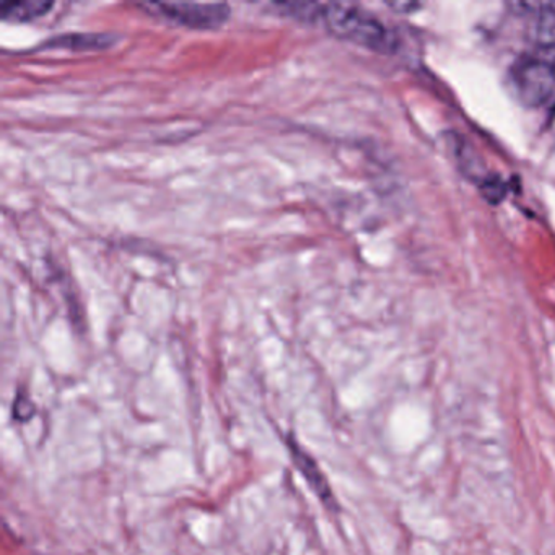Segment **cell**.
Instances as JSON below:
<instances>
[{
    "mask_svg": "<svg viewBox=\"0 0 555 555\" xmlns=\"http://www.w3.org/2000/svg\"><path fill=\"white\" fill-rule=\"evenodd\" d=\"M272 11L304 24L323 25L340 40L357 47L391 54L398 50V38L375 15L365 9L343 2H282L272 4Z\"/></svg>",
    "mask_w": 555,
    "mask_h": 555,
    "instance_id": "1",
    "label": "cell"
},
{
    "mask_svg": "<svg viewBox=\"0 0 555 555\" xmlns=\"http://www.w3.org/2000/svg\"><path fill=\"white\" fill-rule=\"evenodd\" d=\"M516 99L529 108H545L555 103V64L539 56H522L509 70Z\"/></svg>",
    "mask_w": 555,
    "mask_h": 555,
    "instance_id": "2",
    "label": "cell"
},
{
    "mask_svg": "<svg viewBox=\"0 0 555 555\" xmlns=\"http://www.w3.org/2000/svg\"><path fill=\"white\" fill-rule=\"evenodd\" d=\"M138 8L149 15L194 30L222 27L232 14V9L225 2H141Z\"/></svg>",
    "mask_w": 555,
    "mask_h": 555,
    "instance_id": "3",
    "label": "cell"
},
{
    "mask_svg": "<svg viewBox=\"0 0 555 555\" xmlns=\"http://www.w3.org/2000/svg\"><path fill=\"white\" fill-rule=\"evenodd\" d=\"M285 444H287L288 454H291L292 463L297 467L298 473L304 476L305 482L313 490L314 495L320 499V502L326 506L331 512H336L337 503L333 490H331L330 482L326 476L321 470L320 464L317 463L313 456L301 447L300 441L294 437V434L285 435Z\"/></svg>",
    "mask_w": 555,
    "mask_h": 555,
    "instance_id": "4",
    "label": "cell"
},
{
    "mask_svg": "<svg viewBox=\"0 0 555 555\" xmlns=\"http://www.w3.org/2000/svg\"><path fill=\"white\" fill-rule=\"evenodd\" d=\"M443 149L447 152L450 160L453 162L454 167L474 183L483 186L487 181L492 178V175L487 171L482 158L477 154L476 149L473 147L469 141L457 132L450 131L443 135Z\"/></svg>",
    "mask_w": 555,
    "mask_h": 555,
    "instance_id": "5",
    "label": "cell"
},
{
    "mask_svg": "<svg viewBox=\"0 0 555 555\" xmlns=\"http://www.w3.org/2000/svg\"><path fill=\"white\" fill-rule=\"evenodd\" d=\"M115 41V35L108 34H67L50 38L44 48H66L73 51L105 50Z\"/></svg>",
    "mask_w": 555,
    "mask_h": 555,
    "instance_id": "6",
    "label": "cell"
},
{
    "mask_svg": "<svg viewBox=\"0 0 555 555\" xmlns=\"http://www.w3.org/2000/svg\"><path fill=\"white\" fill-rule=\"evenodd\" d=\"M53 8L51 0H4L0 4V14L9 22H30L43 17Z\"/></svg>",
    "mask_w": 555,
    "mask_h": 555,
    "instance_id": "7",
    "label": "cell"
},
{
    "mask_svg": "<svg viewBox=\"0 0 555 555\" xmlns=\"http://www.w3.org/2000/svg\"><path fill=\"white\" fill-rule=\"evenodd\" d=\"M15 421L27 422L35 415V404L30 396L25 392L18 391L15 398L14 408H12Z\"/></svg>",
    "mask_w": 555,
    "mask_h": 555,
    "instance_id": "8",
    "label": "cell"
}]
</instances>
